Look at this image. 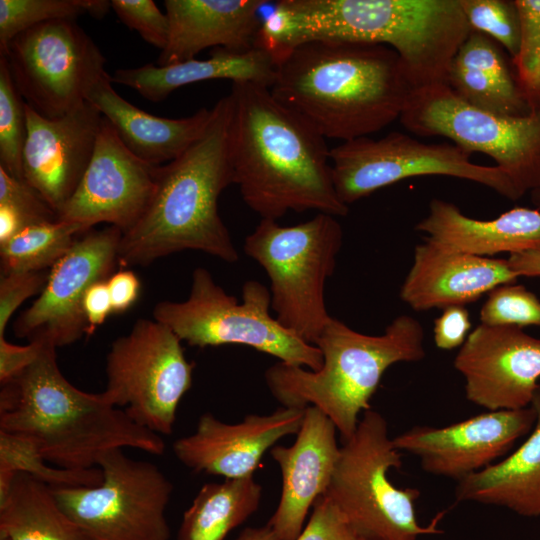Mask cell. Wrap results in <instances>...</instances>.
Wrapping results in <instances>:
<instances>
[{"mask_svg":"<svg viewBox=\"0 0 540 540\" xmlns=\"http://www.w3.org/2000/svg\"><path fill=\"white\" fill-rule=\"evenodd\" d=\"M470 31L459 0H281L262 20L254 46L277 60L315 40L386 45L399 55L415 89L446 83Z\"/></svg>","mask_w":540,"mask_h":540,"instance_id":"1","label":"cell"},{"mask_svg":"<svg viewBox=\"0 0 540 540\" xmlns=\"http://www.w3.org/2000/svg\"><path fill=\"white\" fill-rule=\"evenodd\" d=\"M233 184L261 219L315 210L345 216L336 192L326 138L279 102L270 88L232 83Z\"/></svg>","mask_w":540,"mask_h":540,"instance_id":"2","label":"cell"},{"mask_svg":"<svg viewBox=\"0 0 540 540\" xmlns=\"http://www.w3.org/2000/svg\"><path fill=\"white\" fill-rule=\"evenodd\" d=\"M276 64L272 95L325 138L342 142L399 119L413 89L397 52L381 44L309 41Z\"/></svg>","mask_w":540,"mask_h":540,"instance_id":"3","label":"cell"},{"mask_svg":"<svg viewBox=\"0 0 540 540\" xmlns=\"http://www.w3.org/2000/svg\"><path fill=\"white\" fill-rule=\"evenodd\" d=\"M211 110L203 134L178 158L160 166L147 210L122 234L118 248L122 266H145L184 250L228 263L239 260L218 212L219 196L233 184L231 95L219 99Z\"/></svg>","mask_w":540,"mask_h":540,"instance_id":"4","label":"cell"},{"mask_svg":"<svg viewBox=\"0 0 540 540\" xmlns=\"http://www.w3.org/2000/svg\"><path fill=\"white\" fill-rule=\"evenodd\" d=\"M0 430L27 437L47 462L71 470L96 467L111 449L162 455L166 447L161 435L136 423L104 392L73 386L50 343L30 366L1 384Z\"/></svg>","mask_w":540,"mask_h":540,"instance_id":"5","label":"cell"},{"mask_svg":"<svg viewBox=\"0 0 540 540\" xmlns=\"http://www.w3.org/2000/svg\"><path fill=\"white\" fill-rule=\"evenodd\" d=\"M424 336L421 323L409 315L397 316L380 335L360 333L332 317L315 343L323 357L320 369L279 361L266 370L265 381L283 407L320 409L345 442L360 413L370 410L385 371L425 357Z\"/></svg>","mask_w":540,"mask_h":540,"instance_id":"6","label":"cell"},{"mask_svg":"<svg viewBox=\"0 0 540 540\" xmlns=\"http://www.w3.org/2000/svg\"><path fill=\"white\" fill-rule=\"evenodd\" d=\"M342 244L340 223L324 213L293 226L261 219L244 240V253L264 269L270 280L275 318L313 345L332 319L326 307L325 286L335 271Z\"/></svg>","mask_w":540,"mask_h":540,"instance_id":"7","label":"cell"},{"mask_svg":"<svg viewBox=\"0 0 540 540\" xmlns=\"http://www.w3.org/2000/svg\"><path fill=\"white\" fill-rule=\"evenodd\" d=\"M271 310V294L262 283L246 281L239 301L198 267L188 298L159 302L153 317L191 346L245 345L289 365L320 369V349L282 326Z\"/></svg>","mask_w":540,"mask_h":540,"instance_id":"8","label":"cell"},{"mask_svg":"<svg viewBox=\"0 0 540 540\" xmlns=\"http://www.w3.org/2000/svg\"><path fill=\"white\" fill-rule=\"evenodd\" d=\"M402 454L388 436L385 418L367 410L355 433L340 447L339 458L325 493L363 540H417L440 534L442 514L428 526L419 524L416 488H399L388 477L400 468Z\"/></svg>","mask_w":540,"mask_h":540,"instance_id":"9","label":"cell"},{"mask_svg":"<svg viewBox=\"0 0 540 540\" xmlns=\"http://www.w3.org/2000/svg\"><path fill=\"white\" fill-rule=\"evenodd\" d=\"M524 116L484 111L460 99L446 83L412 89L399 117L410 132L441 136L473 154L492 158L519 199L540 189V100Z\"/></svg>","mask_w":540,"mask_h":540,"instance_id":"10","label":"cell"},{"mask_svg":"<svg viewBox=\"0 0 540 540\" xmlns=\"http://www.w3.org/2000/svg\"><path fill=\"white\" fill-rule=\"evenodd\" d=\"M96 486L52 487L86 540H169L166 518L173 485L152 462L111 449L98 459Z\"/></svg>","mask_w":540,"mask_h":540,"instance_id":"11","label":"cell"},{"mask_svg":"<svg viewBox=\"0 0 540 540\" xmlns=\"http://www.w3.org/2000/svg\"><path fill=\"white\" fill-rule=\"evenodd\" d=\"M181 342L161 322L138 319L106 357L108 400L159 435L173 432L177 407L192 385L193 365Z\"/></svg>","mask_w":540,"mask_h":540,"instance_id":"12","label":"cell"},{"mask_svg":"<svg viewBox=\"0 0 540 540\" xmlns=\"http://www.w3.org/2000/svg\"><path fill=\"white\" fill-rule=\"evenodd\" d=\"M471 155L455 144H427L400 132L380 139L360 137L330 149L334 186L347 206L407 178L432 175L473 181L507 199H519L502 170L473 163Z\"/></svg>","mask_w":540,"mask_h":540,"instance_id":"13","label":"cell"},{"mask_svg":"<svg viewBox=\"0 0 540 540\" xmlns=\"http://www.w3.org/2000/svg\"><path fill=\"white\" fill-rule=\"evenodd\" d=\"M0 55L5 56L26 104L50 119L82 104L106 63L99 47L72 19L29 28L13 38Z\"/></svg>","mask_w":540,"mask_h":540,"instance_id":"14","label":"cell"},{"mask_svg":"<svg viewBox=\"0 0 540 540\" xmlns=\"http://www.w3.org/2000/svg\"><path fill=\"white\" fill-rule=\"evenodd\" d=\"M123 232L108 226L87 231L51 267L46 284L32 305L17 318V337L60 347L87 334L82 303L95 282L107 280L118 261Z\"/></svg>","mask_w":540,"mask_h":540,"instance_id":"15","label":"cell"},{"mask_svg":"<svg viewBox=\"0 0 540 540\" xmlns=\"http://www.w3.org/2000/svg\"><path fill=\"white\" fill-rule=\"evenodd\" d=\"M160 166L132 153L102 116L90 163L58 219L77 223L87 231L99 223H108L127 232L147 210Z\"/></svg>","mask_w":540,"mask_h":540,"instance_id":"16","label":"cell"},{"mask_svg":"<svg viewBox=\"0 0 540 540\" xmlns=\"http://www.w3.org/2000/svg\"><path fill=\"white\" fill-rule=\"evenodd\" d=\"M454 367L470 402L489 411L527 408L540 386V339L523 328L481 323L460 347Z\"/></svg>","mask_w":540,"mask_h":540,"instance_id":"17","label":"cell"},{"mask_svg":"<svg viewBox=\"0 0 540 540\" xmlns=\"http://www.w3.org/2000/svg\"><path fill=\"white\" fill-rule=\"evenodd\" d=\"M533 408L489 411L440 428L415 426L393 438L422 469L458 482L505 457L534 427Z\"/></svg>","mask_w":540,"mask_h":540,"instance_id":"18","label":"cell"},{"mask_svg":"<svg viewBox=\"0 0 540 540\" xmlns=\"http://www.w3.org/2000/svg\"><path fill=\"white\" fill-rule=\"evenodd\" d=\"M23 179L58 214L77 189L94 153L102 115L88 101L50 119L26 104Z\"/></svg>","mask_w":540,"mask_h":540,"instance_id":"19","label":"cell"},{"mask_svg":"<svg viewBox=\"0 0 540 540\" xmlns=\"http://www.w3.org/2000/svg\"><path fill=\"white\" fill-rule=\"evenodd\" d=\"M304 409L281 407L271 414H250L230 424L203 414L194 433L173 444L176 458L196 473L228 478L253 476L264 454L281 438L297 434Z\"/></svg>","mask_w":540,"mask_h":540,"instance_id":"20","label":"cell"},{"mask_svg":"<svg viewBox=\"0 0 540 540\" xmlns=\"http://www.w3.org/2000/svg\"><path fill=\"white\" fill-rule=\"evenodd\" d=\"M336 432L320 409L307 406L295 442L271 448L281 470L282 491L267 525L280 540L297 539L310 508L326 493L340 453Z\"/></svg>","mask_w":540,"mask_h":540,"instance_id":"21","label":"cell"},{"mask_svg":"<svg viewBox=\"0 0 540 540\" xmlns=\"http://www.w3.org/2000/svg\"><path fill=\"white\" fill-rule=\"evenodd\" d=\"M517 278L507 259L452 251L425 239L415 247L400 298L416 311L465 306Z\"/></svg>","mask_w":540,"mask_h":540,"instance_id":"22","label":"cell"},{"mask_svg":"<svg viewBox=\"0 0 540 540\" xmlns=\"http://www.w3.org/2000/svg\"><path fill=\"white\" fill-rule=\"evenodd\" d=\"M266 0H165L169 38L157 66L195 59L208 47L245 51L254 47Z\"/></svg>","mask_w":540,"mask_h":540,"instance_id":"23","label":"cell"},{"mask_svg":"<svg viewBox=\"0 0 540 540\" xmlns=\"http://www.w3.org/2000/svg\"><path fill=\"white\" fill-rule=\"evenodd\" d=\"M85 100L111 123L132 153L154 165L184 153L203 134L212 114L207 108L179 119L150 114L122 98L106 71L90 84Z\"/></svg>","mask_w":540,"mask_h":540,"instance_id":"24","label":"cell"},{"mask_svg":"<svg viewBox=\"0 0 540 540\" xmlns=\"http://www.w3.org/2000/svg\"><path fill=\"white\" fill-rule=\"evenodd\" d=\"M415 229L443 248L480 257L540 248V210L536 208L514 207L495 219L478 220L451 202L433 199Z\"/></svg>","mask_w":540,"mask_h":540,"instance_id":"25","label":"cell"},{"mask_svg":"<svg viewBox=\"0 0 540 540\" xmlns=\"http://www.w3.org/2000/svg\"><path fill=\"white\" fill-rule=\"evenodd\" d=\"M276 69V60L264 49L255 46L245 51L215 48L207 59L195 58L166 66L150 63L120 68L114 71L111 81L134 89L151 102H160L180 87L213 79L271 88Z\"/></svg>","mask_w":540,"mask_h":540,"instance_id":"26","label":"cell"},{"mask_svg":"<svg viewBox=\"0 0 540 540\" xmlns=\"http://www.w3.org/2000/svg\"><path fill=\"white\" fill-rule=\"evenodd\" d=\"M502 47L471 30L448 67L446 84L464 102L507 116L527 115L531 106Z\"/></svg>","mask_w":540,"mask_h":540,"instance_id":"27","label":"cell"},{"mask_svg":"<svg viewBox=\"0 0 540 540\" xmlns=\"http://www.w3.org/2000/svg\"><path fill=\"white\" fill-rule=\"evenodd\" d=\"M530 406L536 420L528 438L501 461L459 481L457 501L504 507L524 517L540 516V386Z\"/></svg>","mask_w":540,"mask_h":540,"instance_id":"28","label":"cell"},{"mask_svg":"<svg viewBox=\"0 0 540 540\" xmlns=\"http://www.w3.org/2000/svg\"><path fill=\"white\" fill-rule=\"evenodd\" d=\"M0 540H86L59 506L52 487L17 473L0 498Z\"/></svg>","mask_w":540,"mask_h":540,"instance_id":"29","label":"cell"},{"mask_svg":"<svg viewBox=\"0 0 540 540\" xmlns=\"http://www.w3.org/2000/svg\"><path fill=\"white\" fill-rule=\"evenodd\" d=\"M262 487L253 476L202 486L185 511L178 540H224L259 507Z\"/></svg>","mask_w":540,"mask_h":540,"instance_id":"30","label":"cell"},{"mask_svg":"<svg viewBox=\"0 0 540 540\" xmlns=\"http://www.w3.org/2000/svg\"><path fill=\"white\" fill-rule=\"evenodd\" d=\"M85 232L81 225L63 220L29 225L0 245L1 274L47 270Z\"/></svg>","mask_w":540,"mask_h":540,"instance_id":"31","label":"cell"},{"mask_svg":"<svg viewBox=\"0 0 540 540\" xmlns=\"http://www.w3.org/2000/svg\"><path fill=\"white\" fill-rule=\"evenodd\" d=\"M26 473L51 487L96 486L103 479L97 467L71 470L47 462L35 444L20 434L0 430V498L17 473Z\"/></svg>","mask_w":540,"mask_h":540,"instance_id":"32","label":"cell"},{"mask_svg":"<svg viewBox=\"0 0 540 540\" xmlns=\"http://www.w3.org/2000/svg\"><path fill=\"white\" fill-rule=\"evenodd\" d=\"M110 8L107 0H0V52L29 28L52 20H76L83 14L101 19Z\"/></svg>","mask_w":540,"mask_h":540,"instance_id":"33","label":"cell"},{"mask_svg":"<svg viewBox=\"0 0 540 540\" xmlns=\"http://www.w3.org/2000/svg\"><path fill=\"white\" fill-rule=\"evenodd\" d=\"M26 138V102L11 78L5 56L0 55V167L18 179H23Z\"/></svg>","mask_w":540,"mask_h":540,"instance_id":"34","label":"cell"},{"mask_svg":"<svg viewBox=\"0 0 540 540\" xmlns=\"http://www.w3.org/2000/svg\"><path fill=\"white\" fill-rule=\"evenodd\" d=\"M471 30L487 35L511 57H516L520 42V20L514 1L459 0Z\"/></svg>","mask_w":540,"mask_h":540,"instance_id":"35","label":"cell"},{"mask_svg":"<svg viewBox=\"0 0 540 540\" xmlns=\"http://www.w3.org/2000/svg\"><path fill=\"white\" fill-rule=\"evenodd\" d=\"M514 2L520 20V42L511 62L528 101L540 100V0Z\"/></svg>","mask_w":540,"mask_h":540,"instance_id":"36","label":"cell"},{"mask_svg":"<svg viewBox=\"0 0 540 540\" xmlns=\"http://www.w3.org/2000/svg\"><path fill=\"white\" fill-rule=\"evenodd\" d=\"M480 321L491 326L540 327V299L522 285H500L489 292Z\"/></svg>","mask_w":540,"mask_h":540,"instance_id":"37","label":"cell"},{"mask_svg":"<svg viewBox=\"0 0 540 540\" xmlns=\"http://www.w3.org/2000/svg\"><path fill=\"white\" fill-rule=\"evenodd\" d=\"M111 9L123 24L137 31L161 51L169 38V20L152 0H111Z\"/></svg>","mask_w":540,"mask_h":540,"instance_id":"38","label":"cell"},{"mask_svg":"<svg viewBox=\"0 0 540 540\" xmlns=\"http://www.w3.org/2000/svg\"><path fill=\"white\" fill-rule=\"evenodd\" d=\"M0 203L17 210L30 225L59 220L56 211L25 180L0 167Z\"/></svg>","mask_w":540,"mask_h":540,"instance_id":"39","label":"cell"},{"mask_svg":"<svg viewBox=\"0 0 540 540\" xmlns=\"http://www.w3.org/2000/svg\"><path fill=\"white\" fill-rule=\"evenodd\" d=\"M296 540H363L325 494L313 505L309 521Z\"/></svg>","mask_w":540,"mask_h":540,"instance_id":"40","label":"cell"},{"mask_svg":"<svg viewBox=\"0 0 540 540\" xmlns=\"http://www.w3.org/2000/svg\"><path fill=\"white\" fill-rule=\"evenodd\" d=\"M49 270L1 274L0 337L4 336L9 319L29 297L42 292Z\"/></svg>","mask_w":540,"mask_h":540,"instance_id":"41","label":"cell"},{"mask_svg":"<svg viewBox=\"0 0 540 540\" xmlns=\"http://www.w3.org/2000/svg\"><path fill=\"white\" fill-rule=\"evenodd\" d=\"M471 329V320L465 306H450L443 309L434 322V342L442 350L461 347Z\"/></svg>","mask_w":540,"mask_h":540,"instance_id":"42","label":"cell"},{"mask_svg":"<svg viewBox=\"0 0 540 540\" xmlns=\"http://www.w3.org/2000/svg\"><path fill=\"white\" fill-rule=\"evenodd\" d=\"M45 343L31 341L28 345L19 346L9 343L0 337V382L5 383L16 377L30 366L40 355Z\"/></svg>","mask_w":540,"mask_h":540,"instance_id":"43","label":"cell"},{"mask_svg":"<svg viewBox=\"0 0 540 540\" xmlns=\"http://www.w3.org/2000/svg\"><path fill=\"white\" fill-rule=\"evenodd\" d=\"M113 313H123L130 309L138 300L141 282L131 270H119L112 273L106 280Z\"/></svg>","mask_w":540,"mask_h":540,"instance_id":"44","label":"cell"},{"mask_svg":"<svg viewBox=\"0 0 540 540\" xmlns=\"http://www.w3.org/2000/svg\"><path fill=\"white\" fill-rule=\"evenodd\" d=\"M82 308L87 323V334L91 335L113 313L106 280L95 282L89 287Z\"/></svg>","mask_w":540,"mask_h":540,"instance_id":"45","label":"cell"},{"mask_svg":"<svg viewBox=\"0 0 540 540\" xmlns=\"http://www.w3.org/2000/svg\"><path fill=\"white\" fill-rule=\"evenodd\" d=\"M507 262L518 277H540V248L512 254Z\"/></svg>","mask_w":540,"mask_h":540,"instance_id":"46","label":"cell"},{"mask_svg":"<svg viewBox=\"0 0 540 540\" xmlns=\"http://www.w3.org/2000/svg\"><path fill=\"white\" fill-rule=\"evenodd\" d=\"M29 222L13 207L0 203V245L29 226Z\"/></svg>","mask_w":540,"mask_h":540,"instance_id":"47","label":"cell"},{"mask_svg":"<svg viewBox=\"0 0 540 540\" xmlns=\"http://www.w3.org/2000/svg\"><path fill=\"white\" fill-rule=\"evenodd\" d=\"M236 540H280L274 531L266 524L263 527L244 529Z\"/></svg>","mask_w":540,"mask_h":540,"instance_id":"48","label":"cell"},{"mask_svg":"<svg viewBox=\"0 0 540 540\" xmlns=\"http://www.w3.org/2000/svg\"><path fill=\"white\" fill-rule=\"evenodd\" d=\"M531 199L535 208L540 210V189L531 192Z\"/></svg>","mask_w":540,"mask_h":540,"instance_id":"49","label":"cell"}]
</instances>
